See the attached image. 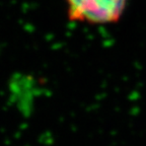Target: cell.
<instances>
[{
    "mask_svg": "<svg viewBox=\"0 0 146 146\" xmlns=\"http://www.w3.org/2000/svg\"><path fill=\"white\" fill-rule=\"evenodd\" d=\"M72 21L107 25L121 18L128 0H65Z\"/></svg>",
    "mask_w": 146,
    "mask_h": 146,
    "instance_id": "cell-1",
    "label": "cell"
}]
</instances>
